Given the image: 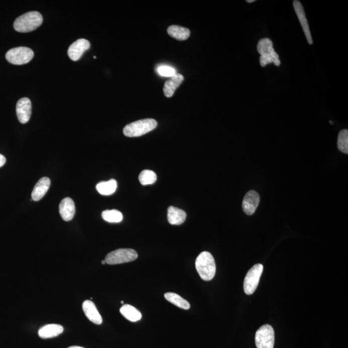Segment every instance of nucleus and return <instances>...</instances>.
I'll return each mask as SVG.
<instances>
[{"label": "nucleus", "mask_w": 348, "mask_h": 348, "mask_svg": "<svg viewBox=\"0 0 348 348\" xmlns=\"http://www.w3.org/2000/svg\"><path fill=\"white\" fill-rule=\"evenodd\" d=\"M195 268L202 280L211 281L216 272V265L212 255L208 252H202L195 261Z\"/></svg>", "instance_id": "nucleus-1"}, {"label": "nucleus", "mask_w": 348, "mask_h": 348, "mask_svg": "<svg viewBox=\"0 0 348 348\" xmlns=\"http://www.w3.org/2000/svg\"><path fill=\"white\" fill-rule=\"evenodd\" d=\"M43 23L42 15L33 11L18 17L14 23V28L19 33H29L36 30Z\"/></svg>", "instance_id": "nucleus-2"}, {"label": "nucleus", "mask_w": 348, "mask_h": 348, "mask_svg": "<svg viewBox=\"0 0 348 348\" xmlns=\"http://www.w3.org/2000/svg\"><path fill=\"white\" fill-rule=\"evenodd\" d=\"M272 41L269 38H263L259 41L258 52L261 54L260 64L261 67H265L270 63H274L275 66L279 67L281 65V61L277 52L273 47Z\"/></svg>", "instance_id": "nucleus-3"}, {"label": "nucleus", "mask_w": 348, "mask_h": 348, "mask_svg": "<svg viewBox=\"0 0 348 348\" xmlns=\"http://www.w3.org/2000/svg\"><path fill=\"white\" fill-rule=\"evenodd\" d=\"M158 123L154 119L136 121L127 125L124 129V134L129 138L140 137L156 128Z\"/></svg>", "instance_id": "nucleus-4"}, {"label": "nucleus", "mask_w": 348, "mask_h": 348, "mask_svg": "<svg viewBox=\"0 0 348 348\" xmlns=\"http://www.w3.org/2000/svg\"><path fill=\"white\" fill-rule=\"evenodd\" d=\"M138 254L135 250L129 249H122L111 252L106 256V263L108 265H120L132 262L138 258Z\"/></svg>", "instance_id": "nucleus-5"}, {"label": "nucleus", "mask_w": 348, "mask_h": 348, "mask_svg": "<svg viewBox=\"0 0 348 348\" xmlns=\"http://www.w3.org/2000/svg\"><path fill=\"white\" fill-rule=\"evenodd\" d=\"M34 55V52L29 48L20 47L9 50L6 57L9 63L22 65L30 62Z\"/></svg>", "instance_id": "nucleus-6"}, {"label": "nucleus", "mask_w": 348, "mask_h": 348, "mask_svg": "<svg viewBox=\"0 0 348 348\" xmlns=\"http://www.w3.org/2000/svg\"><path fill=\"white\" fill-rule=\"evenodd\" d=\"M263 272V266L261 264H257L249 271L244 281V290L246 294H253L258 287Z\"/></svg>", "instance_id": "nucleus-7"}, {"label": "nucleus", "mask_w": 348, "mask_h": 348, "mask_svg": "<svg viewBox=\"0 0 348 348\" xmlns=\"http://www.w3.org/2000/svg\"><path fill=\"white\" fill-rule=\"evenodd\" d=\"M275 333L269 324H265L258 329L256 334V344L258 348H274Z\"/></svg>", "instance_id": "nucleus-8"}, {"label": "nucleus", "mask_w": 348, "mask_h": 348, "mask_svg": "<svg viewBox=\"0 0 348 348\" xmlns=\"http://www.w3.org/2000/svg\"><path fill=\"white\" fill-rule=\"evenodd\" d=\"M90 43L85 39H79L72 43L68 50V55L72 61L80 60L84 52L89 49Z\"/></svg>", "instance_id": "nucleus-9"}, {"label": "nucleus", "mask_w": 348, "mask_h": 348, "mask_svg": "<svg viewBox=\"0 0 348 348\" xmlns=\"http://www.w3.org/2000/svg\"><path fill=\"white\" fill-rule=\"evenodd\" d=\"M260 196L255 190H250L245 195L242 203V208L246 214L253 215L258 208Z\"/></svg>", "instance_id": "nucleus-10"}, {"label": "nucleus", "mask_w": 348, "mask_h": 348, "mask_svg": "<svg viewBox=\"0 0 348 348\" xmlns=\"http://www.w3.org/2000/svg\"><path fill=\"white\" fill-rule=\"evenodd\" d=\"M32 113L31 100L27 97L20 99L17 104V114L18 120L22 124H26L30 120Z\"/></svg>", "instance_id": "nucleus-11"}, {"label": "nucleus", "mask_w": 348, "mask_h": 348, "mask_svg": "<svg viewBox=\"0 0 348 348\" xmlns=\"http://www.w3.org/2000/svg\"><path fill=\"white\" fill-rule=\"evenodd\" d=\"M293 8L299 19L302 26V29L308 40L309 44H313L312 37H311V32L309 30V27L308 20L306 19L305 12H304L303 7H302L301 2L295 0L293 2Z\"/></svg>", "instance_id": "nucleus-12"}, {"label": "nucleus", "mask_w": 348, "mask_h": 348, "mask_svg": "<svg viewBox=\"0 0 348 348\" xmlns=\"http://www.w3.org/2000/svg\"><path fill=\"white\" fill-rule=\"evenodd\" d=\"M59 212L65 221H70L73 219L76 213V207L73 200L70 197L63 199L59 206Z\"/></svg>", "instance_id": "nucleus-13"}, {"label": "nucleus", "mask_w": 348, "mask_h": 348, "mask_svg": "<svg viewBox=\"0 0 348 348\" xmlns=\"http://www.w3.org/2000/svg\"><path fill=\"white\" fill-rule=\"evenodd\" d=\"M82 308H83V310L85 314L86 317L88 318L90 321L97 325L102 324L103 318L100 315L94 302L88 301V300L84 301Z\"/></svg>", "instance_id": "nucleus-14"}, {"label": "nucleus", "mask_w": 348, "mask_h": 348, "mask_svg": "<svg viewBox=\"0 0 348 348\" xmlns=\"http://www.w3.org/2000/svg\"><path fill=\"white\" fill-rule=\"evenodd\" d=\"M51 186V180L48 177H42L38 183L36 184L32 192V199L35 201H38L42 199L46 194Z\"/></svg>", "instance_id": "nucleus-15"}, {"label": "nucleus", "mask_w": 348, "mask_h": 348, "mask_svg": "<svg viewBox=\"0 0 348 348\" xmlns=\"http://www.w3.org/2000/svg\"><path fill=\"white\" fill-rule=\"evenodd\" d=\"M63 330L64 328L60 324H47L39 329L38 335L40 337L47 339L60 335L63 333Z\"/></svg>", "instance_id": "nucleus-16"}, {"label": "nucleus", "mask_w": 348, "mask_h": 348, "mask_svg": "<svg viewBox=\"0 0 348 348\" xmlns=\"http://www.w3.org/2000/svg\"><path fill=\"white\" fill-rule=\"evenodd\" d=\"M184 77L181 74H176L171 78L166 81L164 85L163 92L167 97H171L174 95L175 91L183 83Z\"/></svg>", "instance_id": "nucleus-17"}, {"label": "nucleus", "mask_w": 348, "mask_h": 348, "mask_svg": "<svg viewBox=\"0 0 348 348\" xmlns=\"http://www.w3.org/2000/svg\"><path fill=\"white\" fill-rule=\"evenodd\" d=\"M168 221L172 225H180L185 221L186 213L185 211L176 207L170 206L168 209Z\"/></svg>", "instance_id": "nucleus-18"}, {"label": "nucleus", "mask_w": 348, "mask_h": 348, "mask_svg": "<svg viewBox=\"0 0 348 348\" xmlns=\"http://www.w3.org/2000/svg\"><path fill=\"white\" fill-rule=\"evenodd\" d=\"M120 313L126 319L133 322L139 321L142 317V313L130 304L123 305L120 308Z\"/></svg>", "instance_id": "nucleus-19"}, {"label": "nucleus", "mask_w": 348, "mask_h": 348, "mask_svg": "<svg viewBox=\"0 0 348 348\" xmlns=\"http://www.w3.org/2000/svg\"><path fill=\"white\" fill-rule=\"evenodd\" d=\"M168 35L177 40L184 41L187 40L190 36L189 29L178 26H171L167 29Z\"/></svg>", "instance_id": "nucleus-20"}, {"label": "nucleus", "mask_w": 348, "mask_h": 348, "mask_svg": "<svg viewBox=\"0 0 348 348\" xmlns=\"http://www.w3.org/2000/svg\"><path fill=\"white\" fill-rule=\"evenodd\" d=\"M117 186V181L115 179H111L108 181L100 182L96 185V189L100 194L110 195L115 192Z\"/></svg>", "instance_id": "nucleus-21"}, {"label": "nucleus", "mask_w": 348, "mask_h": 348, "mask_svg": "<svg viewBox=\"0 0 348 348\" xmlns=\"http://www.w3.org/2000/svg\"><path fill=\"white\" fill-rule=\"evenodd\" d=\"M165 298L168 301L171 302L174 305L183 309H189L190 304L186 300L183 299L180 295L175 293H166Z\"/></svg>", "instance_id": "nucleus-22"}, {"label": "nucleus", "mask_w": 348, "mask_h": 348, "mask_svg": "<svg viewBox=\"0 0 348 348\" xmlns=\"http://www.w3.org/2000/svg\"><path fill=\"white\" fill-rule=\"evenodd\" d=\"M101 215L105 221L110 223H118L122 222L124 218L122 212L117 210H104L102 212Z\"/></svg>", "instance_id": "nucleus-23"}, {"label": "nucleus", "mask_w": 348, "mask_h": 348, "mask_svg": "<svg viewBox=\"0 0 348 348\" xmlns=\"http://www.w3.org/2000/svg\"><path fill=\"white\" fill-rule=\"evenodd\" d=\"M139 180L142 185H152L157 180L156 173L152 171V170H143L139 176Z\"/></svg>", "instance_id": "nucleus-24"}, {"label": "nucleus", "mask_w": 348, "mask_h": 348, "mask_svg": "<svg viewBox=\"0 0 348 348\" xmlns=\"http://www.w3.org/2000/svg\"><path fill=\"white\" fill-rule=\"evenodd\" d=\"M338 149L342 153L348 154V131L342 130L339 133L337 141Z\"/></svg>", "instance_id": "nucleus-25"}, {"label": "nucleus", "mask_w": 348, "mask_h": 348, "mask_svg": "<svg viewBox=\"0 0 348 348\" xmlns=\"http://www.w3.org/2000/svg\"><path fill=\"white\" fill-rule=\"evenodd\" d=\"M159 74L162 76L172 77L176 74V70L168 66H161L158 69Z\"/></svg>", "instance_id": "nucleus-26"}, {"label": "nucleus", "mask_w": 348, "mask_h": 348, "mask_svg": "<svg viewBox=\"0 0 348 348\" xmlns=\"http://www.w3.org/2000/svg\"><path fill=\"white\" fill-rule=\"evenodd\" d=\"M6 162V158L3 155L0 154V168L3 167Z\"/></svg>", "instance_id": "nucleus-27"}, {"label": "nucleus", "mask_w": 348, "mask_h": 348, "mask_svg": "<svg viewBox=\"0 0 348 348\" xmlns=\"http://www.w3.org/2000/svg\"><path fill=\"white\" fill-rule=\"evenodd\" d=\"M248 3L251 4V3H254L255 2V0H247V1Z\"/></svg>", "instance_id": "nucleus-28"}, {"label": "nucleus", "mask_w": 348, "mask_h": 348, "mask_svg": "<svg viewBox=\"0 0 348 348\" xmlns=\"http://www.w3.org/2000/svg\"><path fill=\"white\" fill-rule=\"evenodd\" d=\"M68 348H84V347H82L80 346H76V345H74V346H70V347H68Z\"/></svg>", "instance_id": "nucleus-29"}, {"label": "nucleus", "mask_w": 348, "mask_h": 348, "mask_svg": "<svg viewBox=\"0 0 348 348\" xmlns=\"http://www.w3.org/2000/svg\"><path fill=\"white\" fill-rule=\"evenodd\" d=\"M101 263H102V265H105V264H106L105 260L102 261Z\"/></svg>", "instance_id": "nucleus-30"}, {"label": "nucleus", "mask_w": 348, "mask_h": 348, "mask_svg": "<svg viewBox=\"0 0 348 348\" xmlns=\"http://www.w3.org/2000/svg\"><path fill=\"white\" fill-rule=\"evenodd\" d=\"M121 303H122V304H124V301H122V302H121Z\"/></svg>", "instance_id": "nucleus-31"}, {"label": "nucleus", "mask_w": 348, "mask_h": 348, "mask_svg": "<svg viewBox=\"0 0 348 348\" xmlns=\"http://www.w3.org/2000/svg\"><path fill=\"white\" fill-rule=\"evenodd\" d=\"M329 124H333V122H329Z\"/></svg>", "instance_id": "nucleus-32"}]
</instances>
